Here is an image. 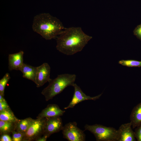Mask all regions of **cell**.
<instances>
[{"label":"cell","mask_w":141,"mask_h":141,"mask_svg":"<svg viewBox=\"0 0 141 141\" xmlns=\"http://www.w3.org/2000/svg\"><path fill=\"white\" fill-rule=\"evenodd\" d=\"M33 119L29 117L24 119L19 120L15 124V130L25 133L28 129Z\"/></svg>","instance_id":"15"},{"label":"cell","mask_w":141,"mask_h":141,"mask_svg":"<svg viewBox=\"0 0 141 141\" xmlns=\"http://www.w3.org/2000/svg\"><path fill=\"white\" fill-rule=\"evenodd\" d=\"M48 137L46 136L43 135L37 138L36 141H46Z\"/></svg>","instance_id":"25"},{"label":"cell","mask_w":141,"mask_h":141,"mask_svg":"<svg viewBox=\"0 0 141 141\" xmlns=\"http://www.w3.org/2000/svg\"><path fill=\"white\" fill-rule=\"evenodd\" d=\"M84 128L92 133L97 141H118V130L113 127L95 124H86Z\"/></svg>","instance_id":"4"},{"label":"cell","mask_w":141,"mask_h":141,"mask_svg":"<svg viewBox=\"0 0 141 141\" xmlns=\"http://www.w3.org/2000/svg\"><path fill=\"white\" fill-rule=\"evenodd\" d=\"M50 67L48 63H44L37 67V72L34 83L37 87L43 86L46 83L49 82L52 80L50 78Z\"/></svg>","instance_id":"9"},{"label":"cell","mask_w":141,"mask_h":141,"mask_svg":"<svg viewBox=\"0 0 141 141\" xmlns=\"http://www.w3.org/2000/svg\"><path fill=\"white\" fill-rule=\"evenodd\" d=\"M10 78V74L7 73L0 80V94L4 96L5 86Z\"/></svg>","instance_id":"19"},{"label":"cell","mask_w":141,"mask_h":141,"mask_svg":"<svg viewBox=\"0 0 141 141\" xmlns=\"http://www.w3.org/2000/svg\"><path fill=\"white\" fill-rule=\"evenodd\" d=\"M45 118L33 119L27 131L24 133L22 141L36 140L43 135Z\"/></svg>","instance_id":"6"},{"label":"cell","mask_w":141,"mask_h":141,"mask_svg":"<svg viewBox=\"0 0 141 141\" xmlns=\"http://www.w3.org/2000/svg\"><path fill=\"white\" fill-rule=\"evenodd\" d=\"M4 97V96L0 94V102L5 100Z\"/></svg>","instance_id":"26"},{"label":"cell","mask_w":141,"mask_h":141,"mask_svg":"<svg viewBox=\"0 0 141 141\" xmlns=\"http://www.w3.org/2000/svg\"><path fill=\"white\" fill-rule=\"evenodd\" d=\"M64 28L59 19L48 13L35 16L32 25L33 30L46 40L56 38Z\"/></svg>","instance_id":"2"},{"label":"cell","mask_w":141,"mask_h":141,"mask_svg":"<svg viewBox=\"0 0 141 141\" xmlns=\"http://www.w3.org/2000/svg\"><path fill=\"white\" fill-rule=\"evenodd\" d=\"M10 109V108L5 100L0 102V111Z\"/></svg>","instance_id":"23"},{"label":"cell","mask_w":141,"mask_h":141,"mask_svg":"<svg viewBox=\"0 0 141 141\" xmlns=\"http://www.w3.org/2000/svg\"><path fill=\"white\" fill-rule=\"evenodd\" d=\"M63 127L60 116L45 118L43 135L46 136L49 138L52 134L62 130Z\"/></svg>","instance_id":"7"},{"label":"cell","mask_w":141,"mask_h":141,"mask_svg":"<svg viewBox=\"0 0 141 141\" xmlns=\"http://www.w3.org/2000/svg\"><path fill=\"white\" fill-rule=\"evenodd\" d=\"M15 123L0 120V134L12 133L15 130Z\"/></svg>","instance_id":"16"},{"label":"cell","mask_w":141,"mask_h":141,"mask_svg":"<svg viewBox=\"0 0 141 141\" xmlns=\"http://www.w3.org/2000/svg\"><path fill=\"white\" fill-rule=\"evenodd\" d=\"M92 37L85 34L80 27L65 28L56 38V48L67 55L81 51Z\"/></svg>","instance_id":"1"},{"label":"cell","mask_w":141,"mask_h":141,"mask_svg":"<svg viewBox=\"0 0 141 141\" xmlns=\"http://www.w3.org/2000/svg\"><path fill=\"white\" fill-rule=\"evenodd\" d=\"M76 78L75 74H64L58 75L55 79H52L49 84L42 91L41 93L48 101L60 93L66 87L72 86Z\"/></svg>","instance_id":"3"},{"label":"cell","mask_w":141,"mask_h":141,"mask_svg":"<svg viewBox=\"0 0 141 141\" xmlns=\"http://www.w3.org/2000/svg\"><path fill=\"white\" fill-rule=\"evenodd\" d=\"M13 141H22L24 133L14 130L12 132Z\"/></svg>","instance_id":"20"},{"label":"cell","mask_w":141,"mask_h":141,"mask_svg":"<svg viewBox=\"0 0 141 141\" xmlns=\"http://www.w3.org/2000/svg\"><path fill=\"white\" fill-rule=\"evenodd\" d=\"M24 52L20 51L17 53L10 54L8 56V68L10 70H20L23 66Z\"/></svg>","instance_id":"11"},{"label":"cell","mask_w":141,"mask_h":141,"mask_svg":"<svg viewBox=\"0 0 141 141\" xmlns=\"http://www.w3.org/2000/svg\"><path fill=\"white\" fill-rule=\"evenodd\" d=\"M37 67L25 63L20 70L22 73L23 77L35 82Z\"/></svg>","instance_id":"13"},{"label":"cell","mask_w":141,"mask_h":141,"mask_svg":"<svg viewBox=\"0 0 141 141\" xmlns=\"http://www.w3.org/2000/svg\"><path fill=\"white\" fill-rule=\"evenodd\" d=\"M65 112L62 110L59 106L55 104H48L38 114L37 118H43L48 117L61 116Z\"/></svg>","instance_id":"12"},{"label":"cell","mask_w":141,"mask_h":141,"mask_svg":"<svg viewBox=\"0 0 141 141\" xmlns=\"http://www.w3.org/2000/svg\"><path fill=\"white\" fill-rule=\"evenodd\" d=\"M119 64L129 67H141V61L135 60H122L119 62Z\"/></svg>","instance_id":"18"},{"label":"cell","mask_w":141,"mask_h":141,"mask_svg":"<svg viewBox=\"0 0 141 141\" xmlns=\"http://www.w3.org/2000/svg\"><path fill=\"white\" fill-rule=\"evenodd\" d=\"M130 120L133 128H136L141 123V102L132 109Z\"/></svg>","instance_id":"14"},{"label":"cell","mask_w":141,"mask_h":141,"mask_svg":"<svg viewBox=\"0 0 141 141\" xmlns=\"http://www.w3.org/2000/svg\"><path fill=\"white\" fill-rule=\"evenodd\" d=\"M0 141H13L12 138L8 134L2 135L0 138Z\"/></svg>","instance_id":"24"},{"label":"cell","mask_w":141,"mask_h":141,"mask_svg":"<svg viewBox=\"0 0 141 141\" xmlns=\"http://www.w3.org/2000/svg\"><path fill=\"white\" fill-rule=\"evenodd\" d=\"M73 86L74 88L73 97L69 105L64 108L65 109L73 108L76 104L84 101L96 100L99 99L102 94L101 93L96 96L91 97L86 95L76 84L75 83Z\"/></svg>","instance_id":"8"},{"label":"cell","mask_w":141,"mask_h":141,"mask_svg":"<svg viewBox=\"0 0 141 141\" xmlns=\"http://www.w3.org/2000/svg\"><path fill=\"white\" fill-rule=\"evenodd\" d=\"M63 137L69 141H84L85 135L77 126L75 122H69L63 126L62 130Z\"/></svg>","instance_id":"5"},{"label":"cell","mask_w":141,"mask_h":141,"mask_svg":"<svg viewBox=\"0 0 141 141\" xmlns=\"http://www.w3.org/2000/svg\"><path fill=\"white\" fill-rule=\"evenodd\" d=\"M135 129L134 132L136 138L138 141H141V123Z\"/></svg>","instance_id":"21"},{"label":"cell","mask_w":141,"mask_h":141,"mask_svg":"<svg viewBox=\"0 0 141 141\" xmlns=\"http://www.w3.org/2000/svg\"><path fill=\"white\" fill-rule=\"evenodd\" d=\"M130 122L122 124L117 130L118 141H135L134 132L132 130Z\"/></svg>","instance_id":"10"},{"label":"cell","mask_w":141,"mask_h":141,"mask_svg":"<svg viewBox=\"0 0 141 141\" xmlns=\"http://www.w3.org/2000/svg\"><path fill=\"white\" fill-rule=\"evenodd\" d=\"M19 120L15 115L10 108L0 111V120L15 123Z\"/></svg>","instance_id":"17"},{"label":"cell","mask_w":141,"mask_h":141,"mask_svg":"<svg viewBox=\"0 0 141 141\" xmlns=\"http://www.w3.org/2000/svg\"><path fill=\"white\" fill-rule=\"evenodd\" d=\"M134 35L141 40V24L138 25L133 31Z\"/></svg>","instance_id":"22"}]
</instances>
